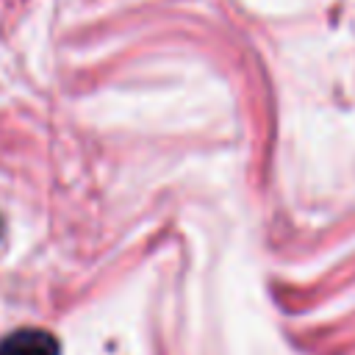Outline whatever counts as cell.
I'll list each match as a JSON object with an SVG mask.
<instances>
[{
	"instance_id": "1",
	"label": "cell",
	"mask_w": 355,
	"mask_h": 355,
	"mask_svg": "<svg viewBox=\"0 0 355 355\" xmlns=\"http://www.w3.org/2000/svg\"><path fill=\"white\" fill-rule=\"evenodd\" d=\"M0 355H58V341L47 330L22 327L0 341Z\"/></svg>"
}]
</instances>
